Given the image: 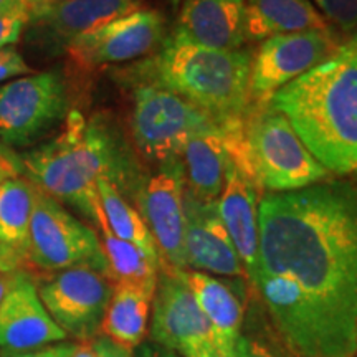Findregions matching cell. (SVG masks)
Instances as JSON below:
<instances>
[{
  "mask_svg": "<svg viewBox=\"0 0 357 357\" xmlns=\"http://www.w3.org/2000/svg\"><path fill=\"white\" fill-rule=\"evenodd\" d=\"M252 287L296 357L357 356V181L266 194Z\"/></svg>",
  "mask_w": 357,
  "mask_h": 357,
  "instance_id": "cell-1",
  "label": "cell"
},
{
  "mask_svg": "<svg viewBox=\"0 0 357 357\" xmlns=\"http://www.w3.org/2000/svg\"><path fill=\"white\" fill-rule=\"evenodd\" d=\"M270 105L331 176L357 178V33L331 58L278 89Z\"/></svg>",
  "mask_w": 357,
  "mask_h": 357,
  "instance_id": "cell-2",
  "label": "cell"
},
{
  "mask_svg": "<svg viewBox=\"0 0 357 357\" xmlns=\"http://www.w3.org/2000/svg\"><path fill=\"white\" fill-rule=\"evenodd\" d=\"M22 166L37 189L73 205L93 223L102 208L98 182L108 178L123 194L132 178L129 155L108 124L86 121L79 113L70 114L60 136L30 151Z\"/></svg>",
  "mask_w": 357,
  "mask_h": 357,
  "instance_id": "cell-3",
  "label": "cell"
},
{
  "mask_svg": "<svg viewBox=\"0 0 357 357\" xmlns=\"http://www.w3.org/2000/svg\"><path fill=\"white\" fill-rule=\"evenodd\" d=\"M252 60L248 50L208 48L174 30L154 56L124 73L171 89L223 123L245 118L253 108Z\"/></svg>",
  "mask_w": 357,
  "mask_h": 357,
  "instance_id": "cell-4",
  "label": "cell"
},
{
  "mask_svg": "<svg viewBox=\"0 0 357 357\" xmlns=\"http://www.w3.org/2000/svg\"><path fill=\"white\" fill-rule=\"evenodd\" d=\"M131 91L129 126L134 144L149 160L181 158L192 137L220 124L215 118L158 83L124 73Z\"/></svg>",
  "mask_w": 357,
  "mask_h": 357,
  "instance_id": "cell-5",
  "label": "cell"
},
{
  "mask_svg": "<svg viewBox=\"0 0 357 357\" xmlns=\"http://www.w3.org/2000/svg\"><path fill=\"white\" fill-rule=\"evenodd\" d=\"M247 142L261 190L291 192L333 178L270 101L253 105L247 118Z\"/></svg>",
  "mask_w": 357,
  "mask_h": 357,
  "instance_id": "cell-6",
  "label": "cell"
},
{
  "mask_svg": "<svg viewBox=\"0 0 357 357\" xmlns=\"http://www.w3.org/2000/svg\"><path fill=\"white\" fill-rule=\"evenodd\" d=\"M77 266L95 268L108 275L100 235L58 200L37 189L25 270L47 275Z\"/></svg>",
  "mask_w": 357,
  "mask_h": 357,
  "instance_id": "cell-7",
  "label": "cell"
},
{
  "mask_svg": "<svg viewBox=\"0 0 357 357\" xmlns=\"http://www.w3.org/2000/svg\"><path fill=\"white\" fill-rule=\"evenodd\" d=\"M33 280L43 306L66 337L88 342L100 336L114 288L108 275L95 268L77 266L33 276Z\"/></svg>",
  "mask_w": 357,
  "mask_h": 357,
  "instance_id": "cell-8",
  "label": "cell"
},
{
  "mask_svg": "<svg viewBox=\"0 0 357 357\" xmlns=\"http://www.w3.org/2000/svg\"><path fill=\"white\" fill-rule=\"evenodd\" d=\"M66 88L56 71L17 78L0 86L2 144H33L66 114Z\"/></svg>",
  "mask_w": 357,
  "mask_h": 357,
  "instance_id": "cell-9",
  "label": "cell"
},
{
  "mask_svg": "<svg viewBox=\"0 0 357 357\" xmlns=\"http://www.w3.org/2000/svg\"><path fill=\"white\" fill-rule=\"evenodd\" d=\"M344 43L333 29L276 35L263 40L252 60L253 105L268 102L281 88L331 58Z\"/></svg>",
  "mask_w": 357,
  "mask_h": 357,
  "instance_id": "cell-10",
  "label": "cell"
},
{
  "mask_svg": "<svg viewBox=\"0 0 357 357\" xmlns=\"http://www.w3.org/2000/svg\"><path fill=\"white\" fill-rule=\"evenodd\" d=\"M164 40L166 20L162 13L151 8H136L79 35L65 52L79 68L91 71L139 60L159 50Z\"/></svg>",
  "mask_w": 357,
  "mask_h": 357,
  "instance_id": "cell-11",
  "label": "cell"
},
{
  "mask_svg": "<svg viewBox=\"0 0 357 357\" xmlns=\"http://www.w3.org/2000/svg\"><path fill=\"white\" fill-rule=\"evenodd\" d=\"M184 194L185 171L181 158L164 162L136 192L137 211L158 245L159 266L187 270Z\"/></svg>",
  "mask_w": 357,
  "mask_h": 357,
  "instance_id": "cell-12",
  "label": "cell"
},
{
  "mask_svg": "<svg viewBox=\"0 0 357 357\" xmlns=\"http://www.w3.org/2000/svg\"><path fill=\"white\" fill-rule=\"evenodd\" d=\"M151 341L184 356L199 346H215V333L187 287L182 270L159 266L151 306Z\"/></svg>",
  "mask_w": 357,
  "mask_h": 357,
  "instance_id": "cell-13",
  "label": "cell"
},
{
  "mask_svg": "<svg viewBox=\"0 0 357 357\" xmlns=\"http://www.w3.org/2000/svg\"><path fill=\"white\" fill-rule=\"evenodd\" d=\"M139 0H30L26 35L38 50L56 53L79 35L136 10Z\"/></svg>",
  "mask_w": 357,
  "mask_h": 357,
  "instance_id": "cell-14",
  "label": "cell"
},
{
  "mask_svg": "<svg viewBox=\"0 0 357 357\" xmlns=\"http://www.w3.org/2000/svg\"><path fill=\"white\" fill-rule=\"evenodd\" d=\"M66 339L40 300L30 271H15L10 288L0 303V351L8 357Z\"/></svg>",
  "mask_w": 357,
  "mask_h": 357,
  "instance_id": "cell-15",
  "label": "cell"
},
{
  "mask_svg": "<svg viewBox=\"0 0 357 357\" xmlns=\"http://www.w3.org/2000/svg\"><path fill=\"white\" fill-rule=\"evenodd\" d=\"M184 212L187 270L248 281L243 263L218 215L217 202H202L185 190Z\"/></svg>",
  "mask_w": 357,
  "mask_h": 357,
  "instance_id": "cell-16",
  "label": "cell"
},
{
  "mask_svg": "<svg viewBox=\"0 0 357 357\" xmlns=\"http://www.w3.org/2000/svg\"><path fill=\"white\" fill-rule=\"evenodd\" d=\"M260 194V185L250 181L229 159L225 184L217 200V211L243 263L250 287H252L258 247H260V230H258Z\"/></svg>",
  "mask_w": 357,
  "mask_h": 357,
  "instance_id": "cell-17",
  "label": "cell"
},
{
  "mask_svg": "<svg viewBox=\"0 0 357 357\" xmlns=\"http://www.w3.org/2000/svg\"><path fill=\"white\" fill-rule=\"evenodd\" d=\"M187 287L215 333L217 349L225 357H235V344L242 333L247 300L243 296V280L230 281L202 271L182 270Z\"/></svg>",
  "mask_w": 357,
  "mask_h": 357,
  "instance_id": "cell-18",
  "label": "cell"
},
{
  "mask_svg": "<svg viewBox=\"0 0 357 357\" xmlns=\"http://www.w3.org/2000/svg\"><path fill=\"white\" fill-rule=\"evenodd\" d=\"M247 0H184L176 32L217 50H240L247 43Z\"/></svg>",
  "mask_w": 357,
  "mask_h": 357,
  "instance_id": "cell-19",
  "label": "cell"
},
{
  "mask_svg": "<svg viewBox=\"0 0 357 357\" xmlns=\"http://www.w3.org/2000/svg\"><path fill=\"white\" fill-rule=\"evenodd\" d=\"M181 159L184 162L187 192L202 202H217L229 166L222 124L192 137Z\"/></svg>",
  "mask_w": 357,
  "mask_h": 357,
  "instance_id": "cell-20",
  "label": "cell"
},
{
  "mask_svg": "<svg viewBox=\"0 0 357 357\" xmlns=\"http://www.w3.org/2000/svg\"><path fill=\"white\" fill-rule=\"evenodd\" d=\"M323 29L331 25L311 0H247V42Z\"/></svg>",
  "mask_w": 357,
  "mask_h": 357,
  "instance_id": "cell-21",
  "label": "cell"
},
{
  "mask_svg": "<svg viewBox=\"0 0 357 357\" xmlns=\"http://www.w3.org/2000/svg\"><path fill=\"white\" fill-rule=\"evenodd\" d=\"M154 293L131 284H114L108 310L102 318L100 336L114 344L136 351L149 333Z\"/></svg>",
  "mask_w": 357,
  "mask_h": 357,
  "instance_id": "cell-22",
  "label": "cell"
},
{
  "mask_svg": "<svg viewBox=\"0 0 357 357\" xmlns=\"http://www.w3.org/2000/svg\"><path fill=\"white\" fill-rule=\"evenodd\" d=\"M95 225L100 230V242L106 258L108 278L114 284H131L147 291H155L159 263L151 260L136 245L118 238L106 222L105 212L98 213Z\"/></svg>",
  "mask_w": 357,
  "mask_h": 357,
  "instance_id": "cell-23",
  "label": "cell"
},
{
  "mask_svg": "<svg viewBox=\"0 0 357 357\" xmlns=\"http://www.w3.org/2000/svg\"><path fill=\"white\" fill-rule=\"evenodd\" d=\"M35 194L33 182L20 176L8 177L0 184V243L25 265Z\"/></svg>",
  "mask_w": 357,
  "mask_h": 357,
  "instance_id": "cell-24",
  "label": "cell"
},
{
  "mask_svg": "<svg viewBox=\"0 0 357 357\" xmlns=\"http://www.w3.org/2000/svg\"><path fill=\"white\" fill-rule=\"evenodd\" d=\"M98 194L111 231L124 242L136 245L151 260L159 263L158 245L139 211L128 202L121 190L108 178H101L98 182Z\"/></svg>",
  "mask_w": 357,
  "mask_h": 357,
  "instance_id": "cell-25",
  "label": "cell"
},
{
  "mask_svg": "<svg viewBox=\"0 0 357 357\" xmlns=\"http://www.w3.org/2000/svg\"><path fill=\"white\" fill-rule=\"evenodd\" d=\"M235 357H296L281 339L278 331L266 319L255 318V312L245 314L242 333L235 344Z\"/></svg>",
  "mask_w": 357,
  "mask_h": 357,
  "instance_id": "cell-26",
  "label": "cell"
},
{
  "mask_svg": "<svg viewBox=\"0 0 357 357\" xmlns=\"http://www.w3.org/2000/svg\"><path fill=\"white\" fill-rule=\"evenodd\" d=\"M329 25L349 37L357 33V0H311Z\"/></svg>",
  "mask_w": 357,
  "mask_h": 357,
  "instance_id": "cell-27",
  "label": "cell"
},
{
  "mask_svg": "<svg viewBox=\"0 0 357 357\" xmlns=\"http://www.w3.org/2000/svg\"><path fill=\"white\" fill-rule=\"evenodd\" d=\"M29 24V10L0 12V50L19 42Z\"/></svg>",
  "mask_w": 357,
  "mask_h": 357,
  "instance_id": "cell-28",
  "label": "cell"
},
{
  "mask_svg": "<svg viewBox=\"0 0 357 357\" xmlns=\"http://www.w3.org/2000/svg\"><path fill=\"white\" fill-rule=\"evenodd\" d=\"M25 73H32V68L26 65L24 56L15 48H2L0 50V83Z\"/></svg>",
  "mask_w": 357,
  "mask_h": 357,
  "instance_id": "cell-29",
  "label": "cell"
},
{
  "mask_svg": "<svg viewBox=\"0 0 357 357\" xmlns=\"http://www.w3.org/2000/svg\"><path fill=\"white\" fill-rule=\"evenodd\" d=\"M93 351L96 357H132L134 351H129L126 347H121L109 341L108 337L98 336L91 341Z\"/></svg>",
  "mask_w": 357,
  "mask_h": 357,
  "instance_id": "cell-30",
  "label": "cell"
},
{
  "mask_svg": "<svg viewBox=\"0 0 357 357\" xmlns=\"http://www.w3.org/2000/svg\"><path fill=\"white\" fill-rule=\"evenodd\" d=\"M75 346L77 344H68V342H56V344H50L40 347V349L26 351L22 354H13L8 357H71L73 356Z\"/></svg>",
  "mask_w": 357,
  "mask_h": 357,
  "instance_id": "cell-31",
  "label": "cell"
},
{
  "mask_svg": "<svg viewBox=\"0 0 357 357\" xmlns=\"http://www.w3.org/2000/svg\"><path fill=\"white\" fill-rule=\"evenodd\" d=\"M22 171H24L22 159L13 155L10 149L6 153H0V184L8 177L20 176Z\"/></svg>",
  "mask_w": 357,
  "mask_h": 357,
  "instance_id": "cell-32",
  "label": "cell"
},
{
  "mask_svg": "<svg viewBox=\"0 0 357 357\" xmlns=\"http://www.w3.org/2000/svg\"><path fill=\"white\" fill-rule=\"evenodd\" d=\"M20 270H25V263L0 243V275H10Z\"/></svg>",
  "mask_w": 357,
  "mask_h": 357,
  "instance_id": "cell-33",
  "label": "cell"
},
{
  "mask_svg": "<svg viewBox=\"0 0 357 357\" xmlns=\"http://www.w3.org/2000/svg\"><path fill=\"white\" fill-rule=\"evenodd\" d=\"M132 357H181L177 352H172L166 347L155 344V342H142V344L134 351Z\"/></svg>",
  "mask_w": 357,
  "mask_h": 357,
  "instance_id": "cell-34",
  "label": "cell"
},
{
  "mask_svg": "<svg viewBox=\"0 0 357 357\" xmlns=\"http://www.w3.org/2000/svg\"><path fill=\"white\" fill-rule=\"evenodd\" d=\"M182 357H225L215 346H199L185 352Z\"/></svg>",
  "mask_w": 357,
  "mask_h": 357,
  "instance_id": "cell-35",
  "label": "cell"
},
{
  "mask_svg": "<svg viewBox=\"0 0 357 357\" xmlns=\"http://www.w3.org/2000/svg\"><path fill=\"white\" fill-rule=\"evenodd\" d=\"M30 0H0V12L29 10Z\"/></svg>",
  "mask_w": 357,
  "mask_h": 357,
  "instance_id": "cell-36",
  "label": "cell"
},
{
  "mask_svg": "<svg viewBox=\"0 0 357 357\" xmlns=\"http://www.w3.org/2000/svg\"><path fill=\"white\" fill-rule=\"evenodd\" d=\"M71 357H96L95 356V351H93L91 341L78 342V344L75 346L73 356H71Z\"/></svg>",
  "mask_w": 357,
  "mask_h": 357,
  "instance_id": "cell-37",
  "label": "cell"
},
{
  "mask_svg": "<svg viewBox=\"0 0 357 357\" xmlns=\"http://www.w3.org/2000/svg\"><path fill=\"white\" fill-rule=\"evenodd\" d=\"M12 276H13V273H10V275H0V303L3 301V298H6L8 288H10Z\"/></svg>",
  "mask_w": 357,
  "mask_h": 357,
  "instance_id": "cell-38",
  "label": "cell"
},
{
  "mask_svg": "<svg viewBox=\"0 0 357 357\" xmlns=\"http://www.w3.org/2000/svg\"><path fill=\"white\" fill-rule=\"evenodd\" d=\"M6 151H8V147L6 144H2V141H0V153H6Z\"/></svg>",
  "mask_w": 357,
  "mask_h": 357,
  "instance_id": "cell-39",
  "label": "cell"
},
{
  "mask_svg": "<svg viewBox=\"0 0 357 357\" xmlns=\"http://www.w3.org/2000/svg\"><path fill=\"white\" fill-rule=\"evenodd\" d=\"M43 2H50L52 3V2H60V0H43Z\"/></svg>",
  "mask_w": 357,
  "mask_h": 357,
  "instance_id": "cell-40",
  "label": "cell"
},
{
  "mask_svg": "<svg viewBox=\"0 0 357 357\" xmlns=\"http://www.w3.org/2000/svg\"><path fill=\"white\" fill-rule=\"evenodd\" d=\"M169 2H172V3H177V2H178V0H169Z\"/></svg>",
  "mask_w": 357,
  "mask_h": 357,
  "instance_id": "cell-41",
  "label": "cell"
}]
</instances>
